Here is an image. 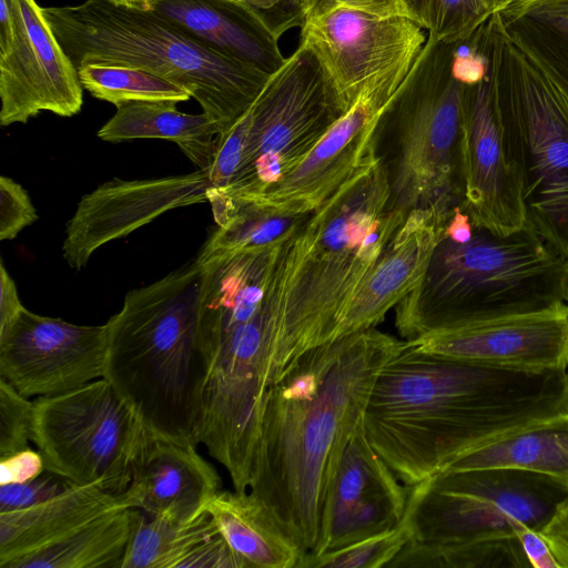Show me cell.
I'll return each mask as SVG.
<instances>
[{
    "label": "cell",
    "mask_w": 568,
    "mask_h": 568,
    "mask_svg": "<svg viewBox=\"0 0 568 568\" xmlns=\"http://www.w3.org/2000/svg\"><path fill=\"white\" fill-rule=\"evenodd\" d=\"M539 532L548 542L559 568H568V496L557 505Z\"/></svg>",
    "instance_id": "obj_41"
},
{
    "label": "cell",
    "mask_w": 568,
    "mask_h": 568,
    "mask_svg": "<svg viewBox=\"0 0 568 568\" xmlns=\"http://www.w3.org/2000/svg\"><path fill=\"white\" fill-rule=\"evenodd\" d=\"M221 489L220 475L195 445L165 440L150 433L121 497L128 507L146 515L189 523L206 513L210 500Z\"/></svg>",
    "instance_id": "obj_21"
},
{
    "label": "cell",
    "mask_w": 568,
    "mask_h": 568,
    "mask_svg": "<svg viewBox=\"0 0 568 568\" xmlns=\"http://www.w3.org/2000/svg\"><path fill=\"white\" fill-rule=\"evenodd\" d=\"M296 1H297V2H298V4H300L301 0H296Z\"/></svg>",
    "instance_id": "obj_53"
},
{
    "label": "cell",
    "mask_w": 568,
    "mask_h": 568,
    "mask_svg": "<svg viewBox=\"0 0 568 568\" xmlns=\"http://www.w3.org/2000/svg\"><path fill=\"white\" fill-rule=\"evenodd\" d=\"M38 220L28 192L9 176H0V240H13Z\"/></svg>",
    "instance_id": "obj_38"
},
{
    "label": "cell",
    "mask_w": 568,
    "mask_h": 568,
    "mask_svg": "<svg viewBox=\"0 0 568 568\" xmlns=\"http://www.w3.org/2000/svg\"><path fill=\"white\" fill-rule=\"evenodd\" d=\"M568 496L564 483L511 468L444 470L408 488L410 541L447 546L540 530Z\"/></svg>",
    "instance_id": "obj_9"
},
{
    "label": "cell",
    "mask_w": 568,
    "mask_h": 568,
    "mask_svg": "<svg viewBox=\"0 0 568 568\" xmlns=\"http://www.w3.org/2000/svg\"><path fill=\"white\" fill-rule=\"evenodd\" d=\"M404 344L375 327L349 334L304 353L266 392L248 491L302 557L317 546L339 449L363 419L381 369Z\"/></svg>",
    "instance_id": "obj_2"
},
{
    "label": "cell",
    "mask_w": 568,
    "mask_h": 568,
    "mask_svg": "<svg viewBox=\"0 0 568 568\" xmlns=\"http://www.w3.org/2000/svg\"><path fill=\"white\" fill-rule=\"evenodd\" d=\"M12 0H0V53L4 52L12 38Z\"/></svg>",
    "instance_id": "obj_45"
},
{
    "label": "cell",
    "mask_w": 568,
    "mask_h": 568,
    "mask_svg": "<svg viewBox=\"0 0 568 568\" xmlns=\"http://www.w3.org/2000/svg\"><path fill=\"white\" fill-rule=\"evenodd\" d=\"M336 9H351L378 17H406L415 20L403 0H301L302 23Z\"/></svg>",
    "instance_id": "obj_39"
},
{
    "label": "cell",
    "mask_w": 568,
    "mask_h": 568,
    "mask_svg": "<svg viewBox=\"0 0 568 568\" xmlns=\"http://www.w3.org/2000/svg\"><path fill=\"white\" fill-rule=\"evenodd\" d=\"M12 38L0 53V124L27 123L42 111L72 116L83 104L78 70L36 0H12Z\"/></svg>",
    "instance_id": "obj_15"
},
{
    "label": "cell",
    "mask_w": 568,
    "mask_h": 568,
    "mask_svg": "<svg viewBox=\"0 0 568 568\" xmlns=\"http://www.w3.org/2000/svg\"><path fill=\"white\" fill-rule=\"evenodd\" d=\"M108 326L77 325L22 308L0 335V378L42 397L103 378Z\"/></svg>",
    "instance_id": "obj_14"
},
{
    "label": "cell",
    "mask_w": 568,
    "mask_h": 568,
    "mask_svg": "<svg viewBox=\"0 0 568 568\" xmlns=\"http://www.w3.org/2000/svg\"><path fill=\"white\" fill-rule=\"evenodd\" d=\"M206 199L217 227L197 255L199 261L283 245L310 216L274 214L219 187L211 186Z\"/></svg>",
    "instance_id": "obj_28"
},
{
    "label": "cell",
    "mask_w": 568,
    "mask_h": 568,
    "mask_svg": "<svg viewBox=\"0 0 568 568\" xmlns=\"http://www.w3.org/2000/svg\"><path fill=\"white\" fill-rule=\"evenodd\" d=\"M175 105V102L169 101L122 104L98 131V138L108 142L135 139L173 141L199 170L206 171L213 159L220 129L205 113H184Z\"/></svg>",
    "instance_id": "obj_26"
},
{
    "label": "cell",
    "mask_w": 568,
    "mask_h": 568,
    "mask_svg": "<svg viewBox=\"0 0 568 568\" xmlns=\"http://www.w3.org/2000/svg\"><path fill=\"white\" fill-rule=\"evenodd\" d=\"M206 171L145 180L112 179L83 195L65 227L62 255L81 270L92 254L168 211L207 201Z\"/></svg>",
    "instance_id": "obj_18"
},
{
    "label": "cell",
    "mask_w": 568,
    "mask_h": 568,
    "mask_svg": "<svg viewBox=\"0 0 568 568\" xmlns=\"http://www.w3.org/2000/svg\"><path fill=\"white\" fill-rule=\"evenodd\" d=\"M496 50L489 72L479 82L465 84L463 210L474 225L506 235L526 224V211L519 179L503 139L496 98Z\"/></svg>",
    "instance_id": "obj_17"
},
{
    "label": "cell",
    "mask_w": 568,
    "mask_h": 568,
    "mask_svg": "<svg viewBox=\"0 0 568 568\" xmlns=\"http://www.w3.org/2000/svg\"><path fill=\"white\" fill-rule=\"evenodd\" d=\"M244 1V0H243Z\"/></svg>",
    "instance_id": "obj_54"
},
{
    "label": "cell",
    "mask_w": 568,
    "mask_h": 568,
    "mask_svg": "<svg viewBox=\"0 0 568 568\" xmlns=\"http://www.w3.org/2000/svg\"><path fill=\"white\" fill-rule=\"evenodd\" d=\"M251 108L216 138L213 159L206 170L212 187L229 186L242 166L251 126Z\"/></svg>",
    "instance_id": "obj_36"
},
{
    "label": "cell",
    "mask_w": 568,
    "mask_h": 568,
    "mask_svg": "<svg viewBox=\"0 0 568 568\" xmlns=\"http://www.w3.org/2000/svg\"><path fill=\"white\" fill-rule=\"evenodd\" d=\"M567 412L566 369L487 366L405 341L381 369L363 425L373 448L412 487L487 440Z\"/></svg>",
    "instance_id": "obj_1"
},
{
    "label": "cell",
    "mask_w": 568,
    "mask_h": 568,
    "mask_svg": "<svg viewBox=\"0 0 568 568\" xmlns=\"http://www.w3.org/2000/svg\"><path fill=\"white\" fill-rule=\"evenodd\" d=\"M387 567L528 568L530 564L517 536L504 535L437 547L408 541Z\"/></svg>",
    "instance_id": "obj_31"
},
{
    "label": "cell",
    "mask_w": 568,
    "mask_h": 568,
    "mask_svg": "<svg viewBox=\"0 0 568 568\" xmlns=\"http://www.w3.org/2000/svg\"><path fill=\"white\" fill-rule=\"evenodd\" d=\"M565 260L527 223L506 235L474 225L471 239L443 235L418 285L396 305L404 341L428 332L536 312L564 302Z\"/></svg>",
    "instance_id": "obj_6"
},
{
    "label": "cell",
    "mask_w": 568,
    "mask_h": 568,
    "mask_svg": "<svg viewBox=\"0 0 568 568\" xmlns=\"http://www.w3.org/2000/svg\"><path fill=\"white\" fill-rule=\"evenodd\" d=\"M496 98L503 139L518 175L526 223L568 258V100L506 32L496 50Z\"/></svg>",
    "instance_id": "obj_8"
},
{
    "label": "cell",
    "mask_w": 568,
    "mask_h": 568,
    "mask_svg": "<svg viewBox=\"0 0 568 568\" xmlns=\"http://www.w3.org/2000/svg\"><path fill=\"white\" fill-rule=\"evenodd\" d=\"M382 156L351 176L286 242L287 273L272 382L307 351L333 341L355 291L406 217L389 209Z\"/></svg>",
    "instance_id": "obj_3"
},
{
    "label": "cell",
    "mask_w": 568,
    "mask_h": 568,
    "mask_svg": "<svg viewBox=\"0 0 568 568\" xmlns=\"http://www.w3.org/2000/svg\"><path fill=\"white\" fill-rule=\"evenodd\" d=\"M494 12L490 0H430L427 32L456 43L470 37Z\"/></svg>",
    "instance_id": "obj_34"
},
{
    "label": "cell",
    "mask_w": 568,
    "mask_h": 568,
    "mask_svg": "<svg viewBox=\"0 0 568 568\" xmlns=\"http://www.w3.org/2000/svg\"><path fill=\"white\" fill-rule=\"evenodd\" d=\"M511 468L541 474L568 486V412L487 440L444 470Z\"/></svg>",
    "instance_id": "obj_25"
},
{
    "label": "cell",
    "mask_w": 568,
    "mask_h": 568,
    "mask_svg": "<svg viewBox=\"0 0 568 568\" xmlns=\"http://www.w3.org/2000/svg\"><path fill=\"white\" fill-rule=\"evenodd\" d=\"M566 373H567V379H568V367H567V369H566Z\"/></svg>",
    "instance_id": "obj_52"
},
{
    "label": "cell",
    "mask_w": 568,
    "mask_h": 568,
    "mask_svg": "<svg viewBox=\"0 0 568 568\" xmlns=\"http://www.w3.org/2000/svg\"><path fill=\"white\" fill-rule=\"evenodd\" d=\"M202 278L195 258L129 291L106 322L103 376L152 435L195 446L206 381L197 329Z\"/></svg>",
    "instance_id": "obj_4"
},
{
    "label": "cell",
    "mask_w": 568,
    "mask_h": 568,
    "mask_svg": "<svg viewBox=\"0 0 568 568\" xmlns=\"http://www.w3.org/2000/svg\"><path fill=\"white\" fill-rule=\"evenodd\" d=\"M416 22L427 30V14L430 0H403Z\"/></svg>",
    "instance_id": "obj_46"
},
{
    "label": "cell",
    "mask_w": 568,
    "mask_h": 568,
    "mask_svg": "<svg viewBox=\"0 0 568 568\" xmlns=\"http://www.w3.org/2000/svg\"><path fill=\"white\" fill-rule=\"evenodd\" d=\"M408 71H396L367 87L304 160L274 185L256 193L222 190L274 214H311L351 176L379 156L381 118Z\"/></svg>",
    "instance_id": "obj_12"
},
{
    "label": "cell",
    "mask_w": 568,
    "mask_h": 568,
    "mask_svg": "<svg viewBox=\"0 0 568 568\" xmlns=\"http://www.w3.org/2000/svg\"><path fill=\"white\" fill-rule=\"evenodd\" d=\"M139 510L120 568H192L199 551L219 529L206 511L178 523Z\"/></svg>",
    "instance_id": "obj_29"
},
{
    "label": "cell",
    "mask_w": 568,
    "mask_h": 568,
    "mask_svg": "<svg viewBox=\"0 0 568 568\" xmlns=\"http://www.w3.org/2000/svg\"><path fill=\"white\" fill-rule=\"evenodd\" d=\"M499 16L509 37L568 100V0H542L518 14Z\"/></svg>",
    "instance_id": "obj_30"
},
{
    "label": "cell",
    "mask_w": 568,
    "mask_h": 568,
    "mask_svg": "<svg viewBox=\"0 0 568 568\" xmlns=\"http://www.w3.org/2000/svg\"><path fill=\"white\" fill-rule=\"evenodd\" d=\"M474 233V224L462 205H456L445 225L444 235L457 243L468 242Z\"/></svg>",
    "instance_id": "obj_44"
},
{
    "label": "cell",
    "mask_w": 568,
    "mask_h": 568,
    "mask_svg": "<svg viewBox=\"0 0 568 568\" xmlns=\"http://www.w3.org/2000/svg\"><path fill=\"white\" fill-rule=\"evenodd\" d=\"M34 404L0 378V458L29 448Z\"/></svg>",
    "instance_id": "obj_35"
},
{
    "label": "cell",
    "mask_w": 568,
    "mask_h": 568,
    "mask_svg": "<svg viewBox=\"0 0 568 568\" xmlns=\"http://www.w3.org/2000/svg\"><path fill=\"white\" fill-rule=\"evenodd\" d=\"M43 13L77 70L105 62L168 79L199 102L220 134L253 105L271 77L214 51L151 9L87 0Z\"/></svg>",
    "instance_id": "obj_5"
},
{
    "label": "cell",
    "mask_w": 568,
    "mask_h": 568,
    "mask_svg": "<svg viewBox=\"0 0 568 568\" xmlns=\"http://www.w3.org/2000/svg\"><path fill=\"white\" fill-rule=\"evenodd\" d=\"M511 0H490L494 11H501Z\"/></svg>",
    "instance_id": "obj_51"
},
{
    "label": "cell",
    "mask_w": 568,
    "mask_h": 568,
    "mask_svg": "<svg viewBox=\"0 0 568 568\" xmlns=\"http://www.w3.org/2000/svg\"><path fill=\"white\" fill-rule=\"evenodd\" d=\"M400 483L371 445L362 419L339 449L327 486L318 542L308 555L333 551L395 528L404 518L408 497Z\"/></svg>",
    "instance_id": "obj_16"
},
{
    "label": "cell",
    "mask_w": 568,
    "mask_h": 568,
    "mask_svg": "<svg viewBox=\"0 0 568 568\" xmlns=\"http://www.w3.org/2000/svg\"><path fill=\"white\" fill-rule=\"evenodd\" d=\"M206 511L248 567L297 568L302 558L297 544L251 491L221 489Z\"/></svg>",
    "instance_id": "obj_24"
},
{
    "label": "cell",
    "mask_w": 568,
    "mask_h": 568,
    "mask_svg": "<svg viewBox=\"0 0 568 568\" xmlns=\"http://www.w3.org/2000/svg\"><path fill=\"white\" fill-rule=\"evenodd\" d=\"M63 477L44 470L24 483L0 485V513L16 511L38 505L72 486Z\"/></svg>",
    "instance_id": "obj_37"
},
{
    "label": "cell",
    "mask_w": 568,
    "mask_h": 568,
    "mask_svg": "<svg viewBox=\"0 0 568 568\" xmlns=\"http://www.w3.org/2000/svg\"><path fill=\"white\" fill-rule=\"evenodd\" d=\"M280 12L290 13L286 9L293 7L297 11H300V4L296 0H274Z\"/></svg>",
    "instance_id": "obj_50"
},
{
    "label": "cell",
    "mask_w": 568,
    "mask_h": 568,
    "mask_svg": "<svg viewBox=\"0 0 568 568\" xmlns=\"http://www.w3.org/2000/svg\"><path fill=\"white\" fill-rule=\"evenodd\" d=\"M82 87L116 108L135 101L184 102L191 94L181 85L145 70L105 62L78 68Z\"/></svg>",
    "instance_id": "obj_32"
},
{
    "label": "cell",
    "mask_w": 568,
    "mask_h": 568,
    "mask_svg": "<svg viewBox=\"0 0 568 568\" xmlns=\"http://www.w3.org/2000/svg\"><path fill=\"white\" fill-rule=\"evenodd\" d=\"M542 0H511L501 11V16H515Z\"/></svg>",
    "instance_id": "obj_47"
},
{
    "label": "cell",
    "mask_w": 568,
    "mask_h": 568,
    "mask_svg": "<svg viewBox=\"0 0 568 568\" xmlns=\"http://www.w3.org/2000/svg\"><path fill=\"white\" fill-rule=\"evenodd\" d=\"M115 3L139 9H151L154 0H112Z\"/></svg>",
    "instance_id": "obj_48"
},
{
    "label": "cell",
    "mask_w": 568,
    "mask_h": 568,
    "mask_svg": "<svg viewBox=\"0 0 568 568\" xmlns=\"http://www.w3.org/2000/svg\"><path fill=\"white\" fill-rule=\"evenodd\" d=\"M151 10L214 51L270 75L285 63L281 32L243 0H154Z\"/></svg>",
    "instance_id": "obj_22"
},
{
    "label": "cell",
    "mask_w": 568,
    "mask_h": 568,
    "mask_svg": "<svg viewBox=\"0 0 568 568\" xmlns=\"http://www.w3.org/2000/svg\"><path fill=\"white\" fill-rule=\"evenodd\" d=\"M45 470L43 456L30 447L0 458V485L24 483Z\"/></svg>",
    "instance_id": "obj_40"
},
{
    "label": "cell",
    "mask_w": 568,
    "mask_h": 568,
    "mask_svg": "<svg viewBox=\"0 0 568 568\" xmlns=\"http://www.w3.org/2000/svg\"><path fill=\"white\" fill-rule=\"evenodd\" d=\"M561 293L564 301L568 303V258L564 262L561 274Z\"/></svg>",
    "instance_id": "obj_49"
},
{
    "label": "cell",
    "mask_w": 568,
    "mask_h": 568,
    "mask_svg": "<svg viewBox=\"0 0 568 568\" xmlns=\"http://www.w3.org/2000/svg\"><path fill=\"white\" fill-rule=\"evenodd\" d=\"M453 209H415L388 241L344 311L333 341L375 327L420 282Z\"/></svg>",
    "instance_id": "obj_20"
},
{
    "label": "cell",
    "mask_w": 568,
    "mask_h": 568,
    "mask_svg": "<svg viewBox=\"0 0 568 568\" xmlns=\"http://www.w3.org/2000/svg\"><path fill=\"white\" fill-rule=\"evenodd\" d=\"M138 509L118 507L61 538L12 559L7 568H120Z\"/></svg>",
    "instance_id": "obj_27"
},
{
    "label": "cell",
    "mask_w": 568,
    "mask_h": 568,
    "mask_svg": "<svg viewBox=\"0 0 568 568\" xmlns=\"http://www.w3.org/2000/svg\"><path fill=\"white\" fill-rule=\"evenodd\" d=\"M425 30L406 17L336 9L304 21L300 44L318 60L345 113L367 87L412 68Z\"/></svg>",
    "instance_id": "obj_13"
},
{
    "label": "cell",
    "mask_w": 568,
    "mask_h": 568,
    "mask_svg": "<svg viewBox=\"0 0 568 568\" xmlns=\"http://www.w3.org/2000/svg\"><path fill=\"white\" fill-rule=\"evenodd\" d=\"M121 494L98 486L72 485L61 494L29 508L0 513V568L16 557L45 546L78 526L118 507Z\"/></svg>",
    "instance_id": "obj_23"
},
{
    "label": "cell",
    "mask_w": 568,
    "mask_h": 568,
    "mask_svg": "<svg viewBox=\"0 0 568 568\" xmlns=\"http://www.w3.org/2000/svg\"><path fill=\"white\" fill-rule=\"evenodd\" d=\"M22 305L18 288L7 271L3 262L0 263V335L4 334L19 316Z\"/></svg>",
    "instance_id": "obj_43"
},
{
    "label": "cell",
    "mask_w": 568,
    "mask_h": 568,
    "mask_svg": "<svg viewBox=\"0 0 568 568\" xmlns=\"http://www.w3.org/2000/svg\"><path fill=\"white\" fill-rule=\"evenodd\" d=\"M453 53L454 43L428 34L381 118L379 136L394 142L384 161L392 210L463 207L465 84L454 73Z\"/></svg>",
    "instance_id": "obj_7"
},
{
    "label": "cell",
    "mask_w": 568,
    "mask_h": 568,
    "mask_svg": "<svg viewBox=\"0 0 568 568\" xmlns=\"http://www.w3.org/2000/svg\"><path fill=\"white\" fill-rule=\"evenodd\" d=\"M406 342L419 352L487 366L567 369L568 304L440 328Z\"/></svg>",
    "instance_id": "obj_19"
},
{
    "label": "cell",
    "mask_w": 568,
    "mask_h": 568,
    "mask_svg": "<svg viewBox=\"0 0 568 568\" xmlns=\"http://www.w3.org/2000/svg\"><path fill=\"white\" fill-rule=\"evenodd\" d=\"M412 539V528L404 517L393 529L339 549L304 556L297 568H377L387 567Z\"/></svg>",
    "instance_id": "obj_33"
},
{
    "label": "cell",
    "mask_w": 568,
    "mask_h": 568,
    "mask_svg": "<svg viewBox=\"0 0 568 568\" xmlns=\"http://www.w3.org/2000/svg\"><path fill=\"white\" fill-rule=\"evenodd\" d=\"M521 548L534 568H559L546 539L536 529L521 526L516 530Z\"/></svg>",
    "instance_id": "obj_42"
},
{
    "label": "cell",
    "mask_w": 568,
    "mask_h": 568,
    "mask_svg": "<svg viewBox=\"0 0 568 568\" xmlns=\"http://www.w3.org/2000/svg\"><path fill=\"white\" fill-rule=\"evenodd\" d=\"M343 114L316 57L303 45L273 73L251 108L244 160L230 193L261 192L294 170Z\"/></svg>",
    "instance_id": "obj_11"
},
{
    "label": "cell",
    "mask_w": 568,
    "mask_h": 568,
    "mask_svg": "<svg viewBox=\"0 0 568 568\" xmlns=\"http://www.w3.org/2000/svg\"><path fill=\"white\" fill-rule=\"evenodd\" d=\"M32 443L45 469L120 495L150 432L105 378L33 400Z\"/></svg>",
    "instance_id": "obj_10"
}]
</instances>
